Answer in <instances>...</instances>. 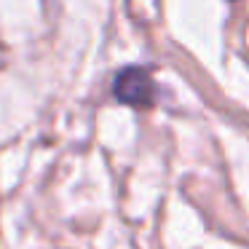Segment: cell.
I'll use <instances>...</instances> for the list:
<instances>
[{
    "instance_id": "obj_1",
    "label": "cell",
    "mask_w": 249,
    "mask_h": 249,
    "mask_svg": "<svg viewBox=\"0 0 249 249\" xmlns=\"http://www.w3.org/2000/svg\"><path fill=\"white\" fill-rule=\"evenodd\" d=\"M113 94L118 102L131 105V107H150L156 86L145 67H124L113 81Z\"/></svg>"
}]
</instances>
